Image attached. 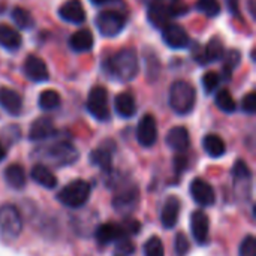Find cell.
<instances>
[{"label": "cell", "instance_id": "obj_1", "mask_svg": "<svg viewBox=\"0 0 256 256\" xmlns=\"http://www.w3.org/2000/svg\"><path fill=\"white\" fill-rule=\"evenodd\" d=\"M105 70L111 78L118 81H130L138 74V57L134 48H124L116 52L105 63Z\"/></svg>", "mask_w": 256, "mask_h": 256}, {"label": "cell", "instance_id": "obj_2", "mask_svg": "<svg viewBox=\"0 0 256 256\" xmlns=\"http://www.w3.org/2000/svg\"><path fill=\"white\" fill-rule=\"evenodd\" d=\"M39 158L52 166H69L80 159L78 148L69 141H58L39 150Z\"/></svg>", "mask_w": 256, "mask_h": 256}, {"label": "cell", "instance_id": "obj_3", "mask_svg": "<svg viewBox=\"0 0 256 256\" xmlns=\"http://www.w3.org/2000/svg\"><path fill=\"white\" fill-rule=\"evenodd\" d=\"M196 100V92L188 81H176L170 88V106L180 116L189 114Z\"/></svg>", "mask_w": 256, "mask_h": 256}, {"label": "cell", "instance_id": "obj_4", "mask_svg": "<svg viewBox=\"0 0 256 256\" xmlns=\"http://www.w3.org/2000/svg\"><path fill=\"white\" fill-rule=\"evenodd\" d=\"M90 192H92V186L86 180H74L69 184H66L58 194H57V200L62 206L69 207V208H80L82 206H86V202L90 198Z\"/></svg>", "mask_w": 256, "mask_h": 256}, {"label": "cell", "instance_id": "obj_5", "mask_svg": "<svg viewBox=\"0 0 256 256\" xmlns=\"http://www.w3.org/2000/svg\"><path fill=\"white\" fill-rule=\"evenodd\" d=\"M22 231V218L20 210L12 204L0 206V236L6 242L20 237Z\"/></svg>", "mask_w": 256, "mask_h": 256}, {"label": "cell", "instance_id": "obj_6", "mask_svg": "<svg viewBox=\"0 0 256 256\" xmlns=\"http://www.w3.org/2000/svg\"><path fill=\"white\" fill-rule=\"evenodd\" d=\"M87 110L99 122H108L111 118V110L108 105V92L105 87L96 86L90 90L87 98Z\"/></svg>", "mask_w": 256, "mask_h": 256}, {"label": "cell", "instance_id": "obj_7", "mask_svg": "<svg viewBox=\"0 0 256 256\" xmlns=\"http://www.w3.org/2000/svg\"><path fill=\"white\" fill-rule=\"evenodd\" d=\"M138 202H140V190L134 184L122 188L112 198V207L116 208L118 214H123V216L132 214Z\"/></svg>", "mask_w": 256, "mask_h": 256}, {"label": "cell", "instance_id": "obj_8", "mask_svg": "<svg viewBox=\"0 0 256 256\" xmlns=\"http://www.w3.org/2000/svg\"><path fill=\"white\" fill-rule=\"evenodd\" d=\"M126 20L124 16L117 12V10H102L98 16H96V27L100 32V34L104 36H116L118 34L123 28H124Z\"/></svg>", "mask_w": 256, "mask_h": 256}, {"label": "cell", "instance_id": "obj_9", "mask_svg": "<svg viewBox=\"0 0 256 256\" xmlns=\"http://www.w3.org/2000/svg\"><path fill=\"white\" fill-rule=\"evenodd\" d=\"M189 190H190L192 200L201 207H212L216 202V192L213 186L204 178H200V177L194 178Z\"/></svg>", "mask_w": 256, "mask_h": 256}, {"label": "cell", "instance_id": "obj_10", "mask_svg": "<svg viewBox=\"0 0 256 256\" xmlns=\"http://www.w3.org/2000/svg\"><path fill=\"white\" fill-rule=\"evenodd\" d=\"M136 141L142 147H153L158 141V124L152 114H146L136 128Z\"/></svg>", "mask_w": 256, "mask_h": 256}, {"label": "cell", "instance_id": "obj_11", "mask_svg": "<svg viewBox=\"0 0 256 256\" xmlns=\"http://www.w3.org/2000/svg\"><path fill=\"white\" fill-rule=\"evenodd\" d=\"M123 237H128V231L120 224H102L94 231V238L100 246L116 243Z\"/></svg>", "mask_w": 256, "mask_h": 256}, {"label": "cell", "instance_id": "obj_12", "mask_svg": "<svg viewBox=\"0 0 256 256\" xmlns=\"http://www.w3.org/2000/svg\"><path fill=\"white\" fill-rule=\"evenodd\" d=\"M190 231L194 240L198 244H206L208 242V231H210V220L208 216L202 210H196L190 216Z\"/></svg>", "mask_w": 256, "mask_h": 256}, {"label": "cell", "instance_id": "obj_13", "mask_svg": "<svg viewBox=\"0 0 256 256\" xmlns=\"http://www.w3.org/2000/svg\"><path fill=\"white\" fill-rule=\"evenodd\" d=\"M162 36H164L165 44L174 50L184 48L189 44V36L186 30L178 24H166L162 28Z\"/></svg>", "mask_w": 256, "mask_h": 256}, {"label": "cell", "instance_id": "obj_14", "mask_svg": "<svg viewBox=\"0 0 256 256\" xmlns=\"http://www.w3.org/2000/svg\"><path fill=\"white\" fill-rule=\"evenodd\" d=\"M24 74L28 80L34 82H42L48 80V68L45 62L36 56H27L24 60Z\"/></svg>", "mask_w": 256, "mask_h": 256}, {"label": "cell", "instance_id": "obj_15", "mask_svg": "<svg viewBox=\"0 0 256 256\" xmlns=\"http://www.w3.org/2000/svg\"><path fill=\"white\" fill-rule=\"evenodd\" d=\"M180 210H182V201L174 195L168 196L160 212V222L164 228L171 230L177 225V220L180 218Z\"/></svg>", "mask_w": 256, "mask_h": 256}, {"label": "cell", "instance_id": "obj_16", "mask_svg": "<svg viewBox=\"0 0 256 256\" xmlns=\"http://www.w3.org/2000/svg\"><path fill=\"white\" fill-rule=\"evenodd\" d=\"M166 144L177 153H184L190 146L189 132L184 126H176L166 134Z\"/></svg>", "mask_w": 256, "mask_h": 256}, {"label": "cell", "instance_id": "obj_17", "mask_svg": "<svg viewBox=\"0 0 256 256\" xmlns=\"http://www.w3.org/2000/svg\"><path fill=\"white\" fill-rule=\"evenodd\" d=\"M60 18L70 24H81L86 20V12L80 0H68L58 9Z\"/></svg>", "mask_w": 256, "mask_h": 256}, {"label": "cell", "instance_id": "obj_18", "mask_svg": "<svg viewBox=\"0 0 256 256\" xmlns=\"http://www.w3.org/2000/svg\"><path fill=\"white\" fill-rule=\"evenodd\" d=\"M0 106L10 116L21 114L22 110V99L21 96L8 87H0Z\"/></svg>", "mask_w": 256, "mask_h": 256}, {"label": "cell", "instance_id": "obj_19", "mask_svg": "<svg viewBox=\"0 0 256 256\" xmlns=\"http://www.w3.org/2000/svg\"><path fill=\"white\" fill-rule=\"evenodd\" d=\"M54 123L50 117H39L36 118L28 130V138L32 141H42L54 135Z\"/></svg>", "mask_w": 256, "mask_h": 256}, {"label": "cell", "instance_id": "obj_20", "mask_svg": "<svg viewBox=\"0 0 256 256\" xmlns=\"http://www.w3.org/2000/svg\"><path fill=\"white\" fill-rule=\"evenodd\" d=\"M3 178L4 182L8 183L9 188L12 189H24L26 186V182H27V177H26V170L22 168V165L20 164H12L9 166L4 168L3 171Z\"/></svg>", "mask_w": 256, "mask_h": 256}, {"label": "cell", "instance_id": "obj_21", "mask_svg": "<svg viewBox=\"0 0 256 256\" xmlns=\"http://www.w3.org/2000/svg\"><path fill=\"white\" fill-rule=\"evenodd\" d=\"M114 108L116 112L123 118H130L136 112V104L130 93H118L114 99Z\"/></svg>", "mask_w": 256, "mask_h": 256}, {"label": "cell", "instance_id": "obj_22", "mask_svg": "<svg viewBox=\"0 0 256 256\" xmlns=\"http://www.w3.org/2000/svg\"><path fill=\"white\" fill-rule=\"evenodd\" d=\"M30 176L38 184H40V186H44L46 189H54L57 186V183H58L57 177L52 174V171L48 166L42 165V164H36L30 171Z\"/></svg>", "mask_w": 256, "mask_h": 256}, {"label": "cell", "instance_id": "obj_23", "mask_svg": "<svg viewBox=\"0 0 256 256\" xmlns=\"http://www.w3.org/2000/svg\"><path fill=\"white\" fill-rule=\"evenodd\" d=\"M94 44V39H93V34L90 30L87 28H81L78 32H75L70 39H69V45L74 51L76 52H84V51H90L92 46Z\"/></svg>", "mask_w": 256, "mask_h": 256}, {"label": "cell", "instance_id": "obj_24", "mask_svg": "<svg viewBox=\"0 0 256 256\" xmlns=\"http://www.w3.org/2000/svg\"><path fill=\"white\" fill-rule=\"evenodd\" d=\"M90 162L100 171L110 174L112 170V152L105 147H98L90 153Z\"/></svg>", "mask_w": 256, "mask_h": 256}, {"label": "cell", "instance_id": "obj_25", "mask_svg": "<svg viewBox=\"0 0 256 256\" xmlns=\"http://www.w3.org/2000/svg\"><path fill=\"white\" fill-rule=\"evenodd\" d=\"M170 9L166 6H164L162 3H152L150 8H148V20L150 22L158 27V28H164L166 24H170Z\"/></svg>", "mask_w": 256, "mask_h": 256}, {"label": "cell", "instance_id": "obj_26", "mask_svg": "<svg viewBox=\"0 0 256 256\" xmlns=\"http://www.w3.org/2000/svg\"><path fill=\"white\" fill-rule=\"evenodd\" d=\"M202 147L206 150V153L210 156V158H220L225 154L226 152V146H225V141L216 135V134H208L204 136L202 140Z\"/></svg>", "mask_w": 256, "mask_h": 256}, {"label": "cell", "instance_id": "obj_27", "mask_svg": "<svg viewBox=\"0 0 256 256\" xmlns=\"http://www.w3.org/2000/svg\"><path fill=\"white\" fill-rule=\"evenodd\" d=\"M224 57V44L219 38L210 39L207 46L204 48L202 54L200 56V63H208V62H216Z\"/></svg>", "mask_w": 256, "mask_h": 256}, {"label": "cell", "instance_id": "obj_28", "mask_svg": "<svg viewBox=\"0 0 256 256\" xmlns=\"http://www.w3.org/2000/svg\"><path fill=\"white\" fill-rule=\"evenodd\" d=\"M20 45H21L20 33L8 24H0V46L6 50H16Z\"/></svg>", "mask_w": 256, "mask_h": 256}, {"label": "cell", "instance_id": "obj_29", "mask_svg": "<svg viewBox=\"0 0 256 256\" xmlns=\"http://www.w3.org/2000/svg\"><path fill=\"white\" fill-rule=\"evenodd\" d=\"M38 104H39V106H40L42 110L51 111V110H56V108L60 106L62 98H60V94H58L56 90H44V92L39 94Z\"/></svg>", "mask_w": 256, "mask_h": 256}, {"label": "cell", "instance_id": "obj_30", "mask_svg": "<svg viewBox=\"0 0 256 256\" xmlns=\"http://www.w3.org/2000/svg\"><path fill=\"white\" fill-rule=\"evenodd\" d=\"M232 177H234L236 184L244 183L246 186L250 188L252 171H250V168L248 166L246 162H243V160H237V162H236V165H234V168H232Z\"/></svg>", "mask_w": 256, "mask_h": 256}, {"label": "cell", "instance_id": "obj_31", "mask_svg": "<svg viewBox=\"0 0 256 256\" xmlns=\"http://www.w3.org/2000/svg\"><path fill=\"white\" fill-rule=\"evenodd\" d=\"M216 105L219 110H222L224 112H234L236 111V100L232 98V94L230 93V90L222 88L220 92H218L216 94Z\"/></svg>", "mask_w": 256, "mask_h": 256}, {"label": "cell", "instance_id": "obj_32", "mask_svg": "<svg viewBox=\"0 0 256 256\" xmlns=\"http://www.w3.org/2000/svg\"><path fill=\"white\" fill-rule=\"evenodd\" d=\"M144 256H165V248L159 237H150L144 244Z\"/></svg>", "mask_w": 256, "mask_h": 256}, {"label": "cell", "instance_id": "obj_33", "mask_svg": "<svg viewBox=\"0 0 256 256\" xmlns=\"http://www.w3.org/2000/svg\"><path fill=\"white\" fill-rule=\"evenodd\" d=\"M12 20L21 28H30L33 26V16L24 8H14V10H12Z\"/></svg>", "mask_w": 256, "mask_h": 256}, {"label": "cell", "instance_id": "obj_34", "mask_svg": "<svg viewBox=\"0 0 256 256\" xmlns=\"http://www.w3.org/2000/svg\"><path fill=\"white\" fill-rule=\"evenodd\" d=\"M240 60H242V54L237 50H231V51H228L225 54V57H224V70H225L226 76H230L231 72L238 66Z\"/></svg>", "mask_w": 256, "mask_h": 256}, {"label": "cell", "instance_id": "obj_35", "mask_svg": "<svg viewBox=\"0 0 256 256\" xmlns=\"http://www.w3.org/2000/svg\"><path fill=\"white\" fill-rule=\"evenodd\" d=\"M198 9L208 16H216L220 12V4L218 3V0H200Z\"/></svg>", "mask_w": 256, "mask_h": 256}, {"label": "cell", "instance_id": "obj_36", "mask_svg": "<svg viewBox=\"0 0 256 256\" xmlns=\"http://www.w3.org/2000/svg\"><path fill=\"white\" fill-rule=\"evenodd\" d=\"M238 256H256V240L254 236H246L240 244Z\"/></svg>", "mask_w": 256, "mask_h": 256}, {"label": "cell", "instance_id": "obj_37", "mask_svg": "<svg viewBox=\"0 0 256 256\" xmlns=\"http://www.w3.org/2000/svg\"><path fill=\"white\" fill-rule=\"evenodd\" d=\"M219 82H220V78H219V75L216 72H207L202 76V87H204L206 93L214 92L218 88Z\"/></svg>", "mask_w": 256, "mask_h": 256}, {"label": "cell", "instance_id": "obj_38", "mask_svg": "<svg viewBox=\"0 0 256 256\" xmlns=\"http://www.w3.org/2000/svg\"><path fill=\"white\" fill-rule=\"evenodd\" d=\"M116 249H117V256H128L134 254L135 250L129 237H123L118 242H116Z\"/></svg>", "mask_w": 256, "mask_h": 256}, {"label": "cell", "instance_id": "obj_39", "mask_svg": "<svg viewBox=\"0 0 256 256\" xmlns=\"http://www.w3.org/2000/svg\"><path fill=\"white\" fill-rule=\"evenodd\" d=\"M174 244H176V254H177V256H186V254L189 252V242H188V238H186V236L183 232H178L176 236Z\"/></svg>", "mask_w": 256, "mask_h": 256}, {"label": "cell", "instance_id": "obj_40", "mask_svg": "<svg viewBox=\"0 0 256 256\" xmlns=\"http://www.w3.org/2000/svg\"><path fill=\"white\" fill-rule=\"evenodd\" d=\"M242 108L244 112L248 114H255L256 111V94L254 92L248 93L244 98H243V102H242Z\"/></svg>", "mask_w": 256, "mask_h": 256}, {"label": "cell", "instance_id": "obj_41", "mask_svg": "<svg viewBox=\"0 0 256 256\" xmlns=\"http://www.w3.org/2000/svg\"><path fill=\"white\" fill-rule=\"evenodd\" d=\"M186 168H188V159L184 156H182V154H177L174 158V171H176V174L182 176Z\"/></svg>", "mask_w": 256, "mask_h": 256}, {"label": "cell", "instance_id": "obj_42", "mask_svg": "<svg viewBox=\"0 0 256 256\" xmlns=\"http://www.w3.org/2000/svg\"><path fill=\"white\" fill-rule=\"evenodd\" d=\"M226 4H228V9L232 12V14H237L238 12V0H225Z\"/></svg>", "mask_w": 256, "mask_h": 256}, {"label": "cell", "instance_id": "obj_43", "mask_svg": "<svg viewBox=\"0 0 256 256\" xmlns=\"http://www.w3.org/2000/svg\"><path fill=\"white\" fill-rule=\"evenodd\" d=\"M6 158V147L0 142V162Z\"/></svg>", "mask_w": 256, "mask_h": 256}, {"label": "cell", "instance_id": "obj_44", "mask_svg": "<svg viewBox=\"0 0 256 256\" xmlns=\"http://www.w3.org/2000/svg\"><path fill=\"white\" fill-rule=\"evenodd\" d=\"M105 2H108V0H92V3H94V4H102Z\"/></svg>", "mask_w": 256, "mask_h": 256}]
</instances>
